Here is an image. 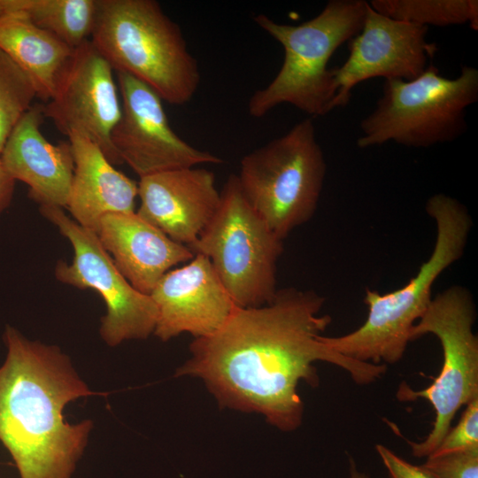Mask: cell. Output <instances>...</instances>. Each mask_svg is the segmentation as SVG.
Listing matches in <instances>:
<instances>
[{
  "instance_id": "cell-4",
  "label": "cell",
  "mask_w": 478,
  "mask_h": 478,
  "mask_svg": "<svg viewBox=\"0 0 478 478\" xmlns=\"http://www.w3.org/2000/svg\"><path fill=\"white\" fill-rule=\"evenodd\" d=\"M90 41L113 71L135 77L171 104L189 103L199 88L197 60L155 0H99Z\"/></svg>"
},
{
  "instance_id": "cell-28",
  "label": "cell",
  "mask_w": 478,
  "mask_h": 478,
  "mask_svg": "<svg viewBox=\"0 0 478 478\" xmlns=\"http://www.w3.org/2000/svg\"><path fill=\"white\" fill-rule=\"evenodd\" d=\"M349 473V478H369L367 474L358 469L356 463L352 459H350Z\"/></svg>"
},
{
  "instance_id": "cell-9",
  "label": "cell",
  "mask_w": 478,
  "mask_h": 478,
  "mask_svg": "<svg viewBox=\"0 0 478 478\" xmlns=\"http://www.w3.org/2000/svg\"><path fill=\"white\" fill-rule=\"evenodd\" d=\"M475 316L470 291L454 285L432 298L411 329V341L428 334L436 336L443 356L441 372L431 385L414 390L403 382L396 394L402 402L427 399L436 412L427 437L419 443L408 441L414 457H428L451 428L457 412L478 397V338L473 331Z\"/></svg>"
},
{
  "instance_id": "cell-3",
  "label": "cell",
  "mask_w": 478,
  "mask_h": 478,
  "mask_svg": "<svg viewBox=\"0 0 478 478\" xmlns=\"http://www.w3.org/2000/svg\"><path fill=\"white\" fill-rule=\"evenodd\" d=\"M435 220L436 243L429 258L403 287L381 294L366 289L368 313L356 330L341 336H322L325 343L351 359L372 364H395L404 356L413 325L432 300L436 279L463 256L473 226L466 207L439 193L426 204Z\"/></svg>"
},
{
  "instance_id": "cell-12",
  "label": "cell",
  "mask_w": 478,
  "mask_h": 478,
  "mask_svg": "<svg viewBox=\"0 0 478 478\" xmlns=\"http://www.w3.org/2000/svg\"><path fill=\"white\" fill-rule=\"evenodd\" d=\"M428 27L396 20L368 4L359 33L349 42L350 54L341 66L332 68L336 90L333 110L345 106L351 89L372 78L412 81L428 67L437 50L427 41Z\"/></svg>"
},
{
  "instance_id": "cell-7",
  "label": "cell",
  "mask_w": 478,
  "mask_h": 478,
  "mask_svg": "<svg viewBox=\"0 0 478 478\" xmlns=\"http://www.w3.org/2000/svg\"><path fill=\"white\" fill-rule=\"evenodd\" d=\"M327 164L311 119L244 155L237 175L251 207L282 241L314 215Z\"/></svg>"
},
{
  "instance_id": "cell-15",
  "label": "cell",
  "mask_w": 478,
  "mask_h": 478,
  "mask_svg": "<svg viewBox=\"0 0 478 478\" xmlns=\"http://www.w3.org/2000/svg\"><path fill=\"white\" fill-rule=\"evenodd\" d=\"M135 212L172 240L192 244L216 213L220 192L213 172L201 167L170 170L140 178Z\"/></svg>"
},
{
  "instance_id": "cell-18",
  "label": "cell",
  "mask_w": 478,
  "mask_h": 478,
  "mask_svg": "<svg viewBox=\"0 0 478 478\" xmlns=\"http://www.w3.org/2000/svg\"><path fill=\"white\" fill-rule=\"evenodd\" d=\"M66 136L74 161L66 207L72 219L96 234L103 217L135 212L138 183L118 171L87 136L76 132Z\"/></svg>"
},
{
  "instance_id": "cell-14",
  "label": "cell",
  "mask_w": 478,
  "mask_h": 478,
  "mask_svg": "<svg viewBox=\"0 0 478 478\" xmlns=\"http://www.w3.org/2000/svg\"><path fill=\"white\" fill-rule=\"evenodd\" d=\"M150 297L158 318L153 334L168 341L182 333L195 338L219 330L237 307L210 259L195 254L189 263L166 273Z\"/></svg>"
},
{
  "instance_id": "cell-2",
  "label": "cell",
  "mask_w": 478,
  "mask_h": 478,
  "mask_svg": "<svg viewBox=\"0 0 478 478\" xmlns=\"http://www.w3.org/2000/svg\"><path fill=\"white\" fill-rule=\"evenodd\" d=\"M0 366V442L20 478H71L93 427L70 424L63 410L96 393L89 389L58 346L30 341L7 325Z\"/></svg>"
},
{
  "instance_id": "cell-1",
  "label": "cell",
  "mask_w": 478,
  "mask_h": 478,
  "mask_svg": "<svg viewBox=\"0 0 478 478\" xmlns=\"http://www.w3.org/2000/svg\"><path fill=\"white\" fill-rule=\"evenodd\" d=\"M324 303L314 290L288 287L265 305L237 306L219 330L195 338L177 375L201 378L223 406L261 413L271 425L293 431L304 413L299 382H320L314 362L335 365L361 385L387 371L385 364L351 359L325 343L332 318L320 314Z\"/></svg>"
},
{
  "instance_id": "cell-6",
  "label": "cell",
  "mask_w": 478,
  "mask_h": 478,
  "mask_svg": "<svg viewBox=\"0 0 478 478\" xmlns=\"http://www.w3.org/2000/svg\"><path fill=\"white\" fill-rule=\"evenodd\" d=\"M478 100V70L465 66L454 79L430 63L412 81L386 80L375 107L360 122L358 148L389 141L410 148L452 142L466 130V113Z\"/></svg>"
},
{
  "instance_id": "cell-5",
  "label": "cell",
  "mask_w": 478,
  "mask_h": 478,
  "mask_svg": "<svg viewBox=\"0 0 478 478\" xmlns=\"http://www.w3.org/2000/svg\"><path fill=\"white\" fill-rule=\"evenodd\" d=\"M366 5L364 0H330L317 16L298 25L255 16L256 24L282 46L284 59L272 81L251 96L250 115L262 118L282 104L312 117L332 111L336 90L328 62L341 45L359 33Z\"/></svg>"
},
{
  "instance_id": "cell-25",
  "label": "cell",
  "mask_w": 478,
  "mask_h": 478,
  "mask_svg": "<svg viewBox=\"0 0 478 478\" xmlns=\"http://www.w3.org/2000/svg\"><path fill=\"white\" fill-rule=\"evenodd\" d=\"M375 449L391 478H436L422 466L407 462L382 444H376Z\"/></svg>"
},
{
  "instance_id": "cell-10",
  "label": "cell",
  "mask_w": 478,
  "mask_h": 478,
  "mask_svg": "<svg viewBox=\"0 0 478 478\" xmlns=\"http://www.w3.org/2000/svg\"><path fill=\"white\" fill-rule=\"evenodd\" d=\"M42 215L71 243V263L58 260L56 279L81 289L96 291L106 305L100 335L110 346L126 340L146 339L154 332L158 310L149 295L135 289L116 267L97 235L78 224L64 208L41 205Z\"/></svg>"
},
{
  "instance_id": "cell-27",
  "label": "cell",
  "mask_w": 478,
  "mask_h": 478,
  "mask_svg": "<svg viewBox=\"0 0 478 478\" xmlns=\"http://www.w3.org/2000/svg\"><path fill=\"white\" fill-rule=\"evenodd\" d=\"M27 0H0V20L15 13L25 12Z\"/></svg>"
},
{
  "instance_id": "cell-8",
  "label": "cell",
  "mask_w": 478,
  "mask_h": 478,
  "mask_svg": "<svg viewBox=\"0 0 478 478\" xmlns=\"http://www.w3.org/2000/svg\"><path fill=\"white\" fill-rule=\"evenodd\" d=\"M188 247L210 259L236 306L258 307L275 297L283 241L249 204L236 174L227 178L216 213Z\"/></svg>"
},
{
  "instance_id": "cell-13",
  "label": "cell",
  "mask_w": 478,
  "mask_h": 478,
  "mask_svg": "<svg viewBox=\"0 0 478 478\" xmlns=\"http://www.w3.org/2000/svg\"><path fill=\"white\" fill-rule=\"evenodd\" d=\"M62 134L80 133L96 143L114 165L123 164L111 135L121 116L113 69L90 40L75 49L54 96L44 105Z\"/></svg>"
},
{
  "instance_id": "cell-17",
  "label": "cell",
  "mask_w": 478,
  "mask_h": 478,
  "mask_svg": "<svg viewBox=\"0 0 478 478\" xmlns=\"http://www.w3.org/2000/svg\"><path fill=\"white\" fill-rule=\"evenodd\" d=\"M96 235L122 275L149 296L173 266L195 256L187 245L172 240L135 212L103 217Z\"/></svg>"
},
{
  "instance_id": "cell-19",
  "label": "cell",
  "mask_w": 478,
  "mask_h": 478,
  "mask_svg": "<svg viewBox=\"0 0 478 478\" xmlns=\"http://www.w3.org/2000/svg\"><path fill=\"white\" fill-rule=\"evenodd\" d=\"M0 50L27 76L36 97L47 102L54 96L75 50L34 24L25 12L0 20Z\"/></svg>"
},
{
  "instance_id": "cell-16",
  "label": "cell",
  "mask_w": 478,
  "mask_h": 478,
  "mask_svg": "<svg viewBox=\"0 0 478 478\" xmlns=\"http://www.w3.org/2000/svg\"><path fill=\"white\" fill-rule=\"evenodd\" d=\"M44 105H33L20 119L0 154L3 166L16 181L28 186V197L41 205L66 208L74 161L71 144L50 143L41 127Z\"/></svg>"
},
{
  "instance_id": "cell-22",
  "label": "cell",
  "mask_w": 478,
  "mask_h": 478,
  "mask_svg": "<svg viewBox=\"0 0 478 478\" xmlns=\"http://www.w3.org/2000/svg\"><path fill=\"white\" fill-rule=\"evenodd\" d=\"M35 97L30 80L0 50V154L13 128L33 106Z\"/></svg>"
},
{
  "instance_id": "cell-11",
  "label": "cell",
  "mask_w": 478,
  "mask_h": 478,
  "mask_svg": "<svg viewBox=\"0 0 478 478\" xmlns=\"http://www.w3.org/2000/svg\"><path fill=\"white\" fill-rule=\"evenodd\" d=\"M121 116L111 141L123 163L140 178L170 170L221 164L216 155L195 148L171 127L162 99L126 73H116Z\"/></svg>"
},
{
  "instance_id": "cell-21",
  "label": "cell",
  "mask_w": 478,
  "mask_h": 478,
  "mask_svg": "<svg viewBox=\"0 0 478 478\" xmlns=\"http://www.w3.org/2000/svg\"><path fill=\"white\" fill-rule=\"evenodd\" d=\"M369 5L390 19L424 27L468 24L478 30L477 0H372Z\"/></svg>"
},
{
  "instance_id": "cell-20",
  "label": "cell",
  "mask_w": 478,
  "mask_h": 478,
  "mask_svg": "<svg viewBox=\"0 0 478 478\" xmlns=\"http://www.w3.org/2000/svg\"><path fill=\"white\" fill-rule=\"evenodd\" d=\"M99 0H27L25 14L73 49L90 40Z\"/></svg>"
},
{
  "instance_id": "cell-24",
  "label": "cell",
  "mask_w": 478,
  "mask_h": 478,
  "mask_svg": "<svg viewBox=\"0 0 478 478\" xmlns=\"http://www.w3.org/2000/svg\"><path fill=\"white\" fill-rule=\"evenodd\" d=\"M422 466L436 478H478V448L428 457Z\"/></svg>"
},
{
  "instance_id": "cell-26",
  "label": "cell",
  "mask_w": 478,
  "mask_h": 478,
  "mask_svg": "<svg viewBox=\"0 0 478 478\" xmlns=\"http://www.w3.org/2000/svg\"><path fill=\"white\" fill-rule=\"evenodd\" d=\"M15 182L4 169L0 158V213L11 204Z\"/></svg>"
},
{
  "instance_id": "cell-23",
  "label": "cell",
  "mask_w": 478,
  "mask_h": 478,
  "mask_svg": "<svg viewBox=\"0 0 478 478\" xmlns=\"http://www.w3.org/2000/svg\"><path fill=\"white\" fill-rule=\"evenodd\" d=\"M474 448H478V397L466 405L459 423L449 429L428 457Z\"/></svg>"
}]
</instances>
